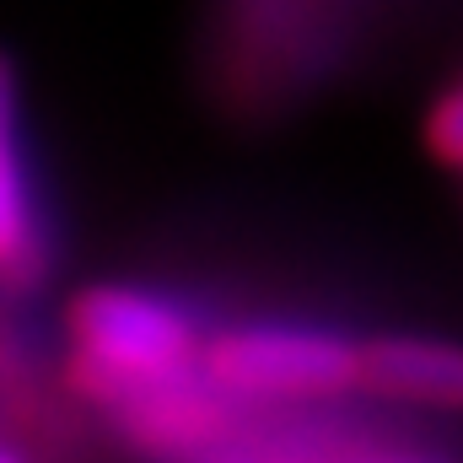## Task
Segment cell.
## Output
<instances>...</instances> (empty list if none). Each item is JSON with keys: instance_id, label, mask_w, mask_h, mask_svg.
Returning a JSON list of instances; mask_svg holds the SVG:
<instances>
[{"instance_id": "obj_1", "label": "cell", "mask_w": 463, "mask_h": 463, "mask_svg": "<svg viewBox=\"0 0 463 463\" xmlns=\"http://www.w3.org/2000/svg\"><path fill=\"white\" fill-rule=\"evenodd\" d=\"M200 345L194 313L151 286H87L65 307V372L114 415L194 377Z\"/></svg>"}, {"instance_id": "obj_2", "label": "cell", "mask_w": 463, "mask_h": 463, "mask_svg": "<svg viewBox=\"0 0 463 463\" xmlns=\"http://www.w3.org/2000/svg\"><path fill=\"white\" fill-rule=\"evenodd\" d=\"M200 377L248 410H318L361 393V340L324 324H227L205 335Z\"/></svg>"}, {"instance_id": "obj_3", "label": "cell", "mask_w": 463, "mask_h": 463, "mask_svg": "<svg viewBox=\"0 0 463 463\" xmlns=\"http://www.w3.org/2000/svg\"><path fill=\"white\" fill-rule=\"evenodd\" d=\"M54 264L49 216L33 173L27 114H22V76L0 54V291H33L43 286Z\"/></svg>"}, {"instance_id": "obj_4", "label": "cell", "mask_w": 463, "mask_h": 463, "mask_svg": "<svg viewBox=\"0 0 463 463\" xmlns=\"http://www.w3.org/2000/svg\"><path fill=\"white\" fill-rule=\"evenodd\" d=\"M361 393L399 410L463 415V345L431 335L361 340Z\"/></svg>"}, {"instance_id": "obj_5", "label": "cell", "mask_w": 463, "mask_h": 463, "mask_svg": "<svg viewBox=\"0 0 463 463\" xmlns=\"http://www.w3.org/2000/svg\"><path fill=\"white\" fill-rule=\"evenodd\" d=\"M420 140H426V151H431L437 167H448V173L463 178V76L448 81L431 98V109L420 118Z\"/></svg>"}, {"instance_id": "obj_6", "label": "cell", "mask_w": 463, "mask_h": 463, "mask_svg": "<svg viewBox=\"0 0 463 463\" xmlns=\"http://www.w3.org/2000/svg\"><path fill=\"white\" fill-rule=\"evenodd\" d=\"M0 458H5V448H0Z\"/></svg>"}]
</instances>
